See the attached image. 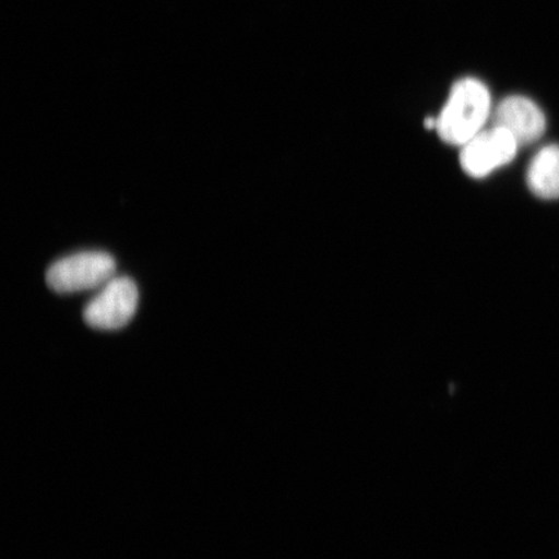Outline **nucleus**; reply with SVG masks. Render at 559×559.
<instances>
[{"mask_svg": "<svg viewBox=\"0 0 559 559\" xmlns=\"http://www.w3.org/2000/svg\"><path fill=\"white\" fill-rule=\"evenodd\" d=\"M492 111L491 94L484 82L460 80L437 118L436 130L444 143L463 146L485 130Z\"/></svg>", "mask_w": 559, "mask_h": 559, "instance_id": "1", "label": "nucleus"}, {"mask_svg": "<svg viewBox=\"0 0 559 559\" xmlns=\"http://www.w3.org/2000/svg\"><path fill=\"white\" fill-rule=\"evenodd\" d=\"M115 272L114 257L103 251H85L55 262L47 271L46 282L53 292L68 295L107 284Z\"/></svg>", "mask_w": 559, "mask_h": 559, "instance_id": "2", "label": "nucleus"}, {"mask_svg": "<svg viewBox=\"0 0 559 559\" xmlns=\"http://www.w3.org/2000/svg\"><path fill=\"white\" fill-rule=\"evenodd\" d=\"M139 292L129 277H116L83 310L86 324L95 330L118 331L128 325L138 309Z\"/></svg>", "mask_w": 559, "mask_h": 559, "instance_id": "3", "label": "nucleus"}, {"mask_svg": "<svg viewBox=\"0 0 559 559\" xmlns=\"http://www.w3.org/2000/svg\"><path fill=\"white\" fill-rule=\"evenodd\" d=\"M520 144L504 129L492 126L461 146L460 164L473 178H484L512 163Z\"/></svg>", "mask_w": 559, "mask_h": 559, "instance_id": "4", "label": "nucleus"}, {"mask_svg": "<svg viewBox=\"0 0 559 559\" xmlns=\"http://www.w3.org/2000/svg\"><path fill=\"white\" fill-rule=\"evenodd\" d=\"M493 126L504 129L520 145L539 140L547 129V118L536 103L526 96L513 95L501 100L492 111Z\"/></svg>", "mask_w": 559, "mask_h": 559, "instance_id": "5", "label": "nucleus"}, {"mask_svg": "<svg viewBox=\"0 0 559 559\" xmlns=\"http://www.w3.org/2000/svg\"><path fill=\"white\" fill-rule=\"evenodd\" d=\"M527 186L536 198L559 199V145L544 146L531 160Z\"/></svg>", "mask_w": 559, "mask_h": 559, "instance_id": "6", "label": "nucleus"}]
</instances>
